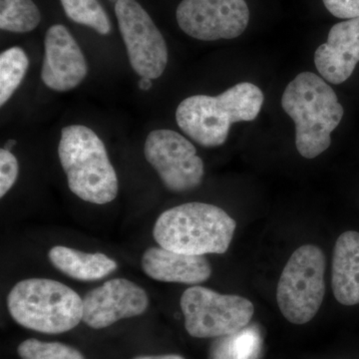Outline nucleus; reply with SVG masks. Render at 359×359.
<instances>
[{
    "mask_svg": "<svg viewBox=\"0 0 359 359\" xmlns=\"http://www.w3.org/2000/svg\"><path fill=\"white\" fill-rule=\"evenodd\" d=\"M359 62V18L332 26L327 41L314 54V63L321 77L339 85L353 75Z\"/></svg>",
    "mask_w": 359,
    "mask_h": 359,
    "instance_id": "13",
    "label": "nucleus"
},
{
    "mask_svg": "<svg viewBox=\"0 0 359 359\" xmlns=\"http://www.w3.org/2000/svg\"><path fill=\"white\" fill-rule=\"evenodd\" d=\"M41 21V13L32 0H0V28L4 32L27 33Z\"/></svg>",
    "mask_w": 359,
    "mask_h": 359,
    "instance_id": "18",
    "label": "nucleus"
},
{
    "mask_svg": "<svg viewBox=\"0 0 359 359\" xmlns=\"http://www.w3.org/2000/svg\"><path fill=\"white\" fill-rule=\"evenodd\" d=\"M149 302V295L140 285L127 278H113L85 295L82 321L94 330H102L141 316L147 311Z\"/></svg>",
    "mask_w": 359,
    "mask_h": 359,
    "instance_id": "11",
    "label": "nucleus"
},
{
    "mask_svg": "<svg viewBox=\"0 0 359 359\" xmlns=\"http://www.w3.org/2000/svg\"><path fill=\"white\" fill-rule=\"evenodd\" d=\"M144 273L163 283L197 285L212 276V266L205 256L179 254L162 247H152L142 256Z\"/></svg>",
    "mask_w": 359,
    "mask_h": 359,
    "instance_id": "14",
    "label": "nucleus"
},
{
    "mask_svg": "<svg viewBox=\"0 0 359 359\" xmlns=\"http://www.w3.org/2000/svg\"><path fill=\"white\" fill-rule=\"evenodd\" d=\"M187 332L197 339H218L235 334L250 325L254 304L245 297L223 294L194 285L180 301Z\"/></svg>",
    "mask_w": 359,
    "mask_h": 359,
    "instance_id": "7",
    "label": "nucleus"
},
{
    "mask_svg": "<svg viewBox=\"0 0 359 359\" xmlns=\"http://www.w3.org/2000/svg\"><path fill=\"white\" fill-rule=\"evenodd\" d=\"M61 166L71 192L85 202L106 205L119 191L117 174L98 135L83 125L61 130L58 144Z\"/></svg>",
    "mask_w": 359,
    "mask_h": 359,
    "instance_id": "4",
    "label": "nucleus"
},
{
    "mask_svg": "<svg viewBox=\"0 0 359 359\" xmlns=\"http://www.w3.org/2000/svg\"><path fill=\"white\" fill-rule=\"evenodd\" d=\"M21 359H85L83 354L74 347L62 342L26 339L18 348Z\"/></svg>",
    "mask_w": 359,
    "mask_h": 359,
    "instance_id": "21",
    "label": "nucleus"
},
{
    "mask_svg": "<svg viewBox=\"0 0 359 359\" xmlns=\"http://www.w3.org/2000/svg\"><path fill=\"white\" fill-rule=\"evenodd\" d=\"M139 87L143 91H148L152 87V80L149 79V78H142L140 82H139Z\"/></svg>",
    "mask_w": 359,
    "mask_h": 359,
    "instance_id": "25",
    "label": "nucleus"
},
{
    "mask_svg": "<svg viewBox=\"0 0 359 359\" xmlns=\"http://www.w3.org/2000/svg\"><path fill=\"white\" fill-rule=\"evenodd\" d=\"M29 67V60L20 47H11L0 55V106L13 97Z\"/></svg>",
    "mask_w": 359,
    "mask_h": 359,
    "instance_id": "19",
    "label": "nucleus"
},
{
    "mask_svg": "<svg viewBox=\"0 0 359 359\" xmlns=\"http://www.w3.org/2000/svg\"><path fill=\"white\" fill-rule=\"evenodd\" d=\"M16 145V141L15 140H8L6 142V150L11 151V149H13V146Z\"/></svg>",
    "mask_w": 359,
    "mask_h": 359,
    "instance_id": "26",
    "label": "nucleus"
},
{
    "mask_svg": "<svg viewBox=\"0 0 359 359\" xmlns=\"http://www.w3.org/2000/svg\"><path fill=\"white\" fill-rule=\"evenodd\" d=\"M264 99L262 90L249 82L235 85L218 96L188 97L177 108V123L203 147H219L228 139L233 123L256 119Z\"/></svg>",
    "mask_w": 359,
    "mask_h": 359,
    "instance_id": "2",
    "label": "nucleus"
},
{
    "mask_svg": "<svg viewBox=\"0 0 359 359\" xmlns=\"http://www.w3.org/2000/svg\"><path fill=\"white\" fill-rule=\"evenodd\" d=\"M283 109L295 124V146L299 154L313 159L332 144L344 110L334 89L311 72H302L285 89Z\"/></svg>",
    "mask_w": 359,
    "mask_h": 359,
    "instance_id": "1",
    "label": "nucleus"
},
{
    "mask_svg": "<svg viewBox=\"0 0 359 359\" xmlns=\"http://www.w3.org/2000/svg\"><path fill=\"white\" fill-rule=\"evenodd\" d=\"M54 268L73 280L94 282L114 273L118 264L114 259L101 252H81L65 245H55L48 252Z\"/></svg>",
    "mask_w": 359,
    "mask_h": 359,
    "instance_id": "16",
    "label": "nucleus"
},
{
    "mask_svg": "<svg viewBox=\"0 0 359 359\" xmlns=\"http://www.w3.org/2000/svg\"><path fill=\"white\" fill-rule=\"evenodd\" d=\"M117 1V0H115V2Z\"/></svg>",
    "mask_w": 359,
    "mask_h": 359,
    "instance_id": "27",
    "label": "nucleus"
},
{
    "mask_svg": "<svg viewBox=\"0 0 359 359\" xmlns=\"http://www.w3.org/2000/svg\"><path fill=\"white\" fill-rule=\"evenodd\" d=\"M262 349L261 330L257 325H249L235 334L215 340L209 359H259Z\"/></svg>",
    "mask_w": 359,
    "mask_h": 359,
    "instance_id": "17",
    "label": "nucleus"
},
{
    "mask_svg": "<svg viewBox=\"0 0 359 359\" xmlns=\"http://www.w3.org/2000/svg\"><path fill=\"white\" fill-rule=\"evenodd\" d=\"M144 154L159 175L163 185L173 193L198 188L205 176L204 162L188 139L173 130H154L148 135Z\"/></svg>",
    "mask_w": 359,
    "mask_h": 359,
    "instance_id": "9",
    "label": "nucleus"
},
{
    "mask_svg": "<svg viewBox=\"0 0 359 359\" xmlns=\"http://www.w3.org/2000/svg\"><path fill=\"white\" fill-rule=\"evenodd\" d=\"M69 20L92 28L100 35L111 32V22L99 0H60Z\"/></svg>",
    "mask_w": 359,
    "mask_h": 359,
    "instance_id": "20",
    "label": "nucleus"
},
{
    "mask_svg": "<svg viewBox=\"0 0 359 359\" xmlns=\"http://www.w3.org/2000/svg\"><path fill=\"white\" fill-rule=\"evenodd\" d=\"M325 256L320 248L304 245L290 257L276 289L283 316L294 325H304L320 311L325 294Z\"/></svg>",
    "mask_w": 359,
    "mask_h": 359,
    "instance_id": "6",
    "label": "nucleus"
},
{
    "mask_svg": "<svg viewBox=\"0 0 359 359\" xmlns=\"http://www.w3.org/2000/svg\"><path fill=\"white\" fill-rule=\"evenodd\" d=\"M41 79L48 88L67 92L81 84L87 73L86 59L66 26L54 25L44 39Z\"/></svg>",
    "mask_w": 359,
    "mask_h": 359,
    "instance_id": "12",
    "label": "nucleus"
},
{
    "mask_svg": "<svg viewBox=\"0 0 359 359\" xmlns=\"http://www.w3.org/2000/svg\"><path fill=\"white\" fill-rule=\"evenodd\" d=\"M236 228L235 219L221 208L193 202L162 212L153 236L160 247L179 254L222 255L229 250Z\"/></svg>",
    "mask_w": 359,
    "mask_h": 359,
    "instance_id": "3",
    "label": "nucleus"
},
{
    "mask_svg": "<svg viewBox=\"0 0 359 359\" xmlns=\"http://www.w3.org/2000/svg\"><path fill=\"white\" fill-rule=\"evenodd\" d=\"M325 8L341 20L359 18V0H323Z\"/></svg>",
    "mask_w": 359,
    "mask_h": 359,
    "instance_id": "23",
    "label": "nucleus"
},
{
    "mask_svg": "<svg viewBox=\"0 0 359 359\" xmlns=\"http://www.w3.org/2000/svg\"><path fill=\"white\" fill-rule=\"evenodd\" d=\"M134 359H185L178 354H162V355H143Z\"/></svg>",
    "mask_w": 359,
    "mask_h": 359,
    "instance_id": "24",
    "label": "nucleus"
},
{
    "mask_svg": "<svg viewBox=\"0 0 359 359\" xmlns=\"http://www.w3.org/2000/svg\"><path fill=\"white\" fill-rule=\"evenodd\" d=\"M7 309L21 327L58 334L83 320V299L65 283L49 278L20 280L7 295Z\"/></svg>",
    "mask_w": 359,
    "mask_h": 359,
    "instance_id": "5",
    "label": "nucleus"
},
{
    "mask_svg": "<svg viewBox=\"0 0 359 359\" xmlns=\"http://www.w3.org/2000/svg\"><path fill=\"white\" fill-rule=\"evenodd\" d=\"M115 14L130 65L142 78L157 79L168 65V48L162 33L136 0H117Z\"/></svg>",
    "mask_w": 359,
    "mask_h": 359,
    "instance_id": "8",
    "label": "nucleus"
},
{
    "mask_svg": "<svg viewBox=\"0 0 359 359\" xmlns=\"http://www.w3.org/2000/svg\"><path fill=\"white\" fill-rule=\"evenodd\" d=\"M20 173L18 159L6 150H0V197L4 198L15 184Z\"/></svg>",
    "mask_w": 359,
    "mask_h": 359,
    "instance_id": "22",
    "label": "nucleus"
},
{
    "mask_svg": "<svg viewBox=\"0 0 359 359\" xmlns=\"http://www.w3.org/2000/svg\"><path fill=\"white\" fill-rule=\"evenodd\" d=\"M332 290L342 306L359 304V233H341L335 243L332 271Z\"/></svg>",
    "mask_w": 359,
    "mask_h": 359,
    "instance_id": "15",
    "label": "nucleus"
},
{
    "mask_svg": "<svg viewBox=\"0 0 359 359\" xmlns=\"http://www.w3.org/2000/svg\"><path fill=\"white\" fill-rule=\"evenodd\" d=\"M176 18L179 27L193 39H233L247 29L250 9L245 0H182Z\"/></svg>",
    "mask_w": 359,
    "mask_h": 359,
    "instance_id": "10",
    "label": "nucleus"
}]
</instances>
